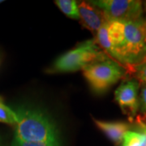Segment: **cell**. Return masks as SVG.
<instances>
[{
	"instance_id": "1",
	"label": "cell",
	"mask_w": 146,
	"mask_h": 146,
	"mask_svg": "<svg viewBox=\"0 0 146 146\" xmlns=\"http://www.w3.org/2000/svg\"><path fill=\"white\" fill-rule=\"evenodd\" d=\"M110 42L109 57L123 68L146 60V21H108Z\"/></svg>"
},
{
	"instance_id": "2",
	"label": "cell",
	"mask_w": 146,
	"mask_h": 146,
	"mask_svg": "<svg viewBox=\"0 0 146 146\" xmlns=\"http://www.w3.org/2000/svg\"><path fill=\"white\" fill-rule=\"evenodd\" d=\"M15 137L26 142L59 144L55 126L46 115L37 110L17 108Z\"/></svg>"
},
{
	"instance_id": "3",
	"label": "cell",
	"mask_w": 146,
	"mask_h": 146,
	"mask_svg": "<svg viewBox=\"0 0 146 146\" xmlns=\"http://www.w3.org/2000/svg\"><path fill=\"white\" fill-rule=\"evenodd\" d=\"M110 58L94 40H89L63 54L49 69V72H72L89 64Z\"/></svg>"
},
{
	"instance_id": "4",
	"label": "cell",
	"mask_w": 146,
	"mask_h": 146,
	"mask_svg": "<svg viewBox=\"0 0 146 146\" xmlns=\"http://www.w3.org/2000/svg\"><path fill=\"white\" fill-rule=\"evenodd\" d=\"M82 70L90 87L98 94L106 92L127 75L125 68L111 58L89 64Z\"/></svg>"
},
{
	"instance_id": "5",
	"label": "cell",
	"mask_w": 146,
	"mask_h": 146,
	"mask_svg": "<svg viewBox=\"0 0 146 146\" xmlns=\"http://www.w3.org/2000/svg\"><path fill=\"white\" fill-rule=\"evenodd\" d=\"M104 12L107 21H133L144 18L143 3L137 0L90 1Z\"/></svg>"
},
{
	"instance_id": "6",
	"label": "cell",
	"mask_w": 146,
	"mask_h": 146,
	"mask_svg": "<svg viewBox=\"0 0 146 146\" xmlns=\"http://www.w3.org/2000/svg\"><path fill=\"white\" fill-rule=\"evenodd\" d=\"M139 88L140 83L136 80H127L122 82L115 93V101L131 121L139 110Z\"/></svg>"
},
{
	"instance_id": "7",
	"label": "cell",
	"mask_w": 146,
	"mask_h": 146,
	"mask_svg": "<svg viewBox=\"0 0 146 146\" xmlns=\"http://www.w3.org/2000/svg\"><path fill=\"white\" fill-rule=\"evenodd\" d=\"M78 5L79 19L84 27L93 33L99 30L107 21L104 12L90 2H80Z\"/></svg>"
},
{
	"instance_id": "8",
	"label": "cell",
	"mask_w": 146,
	"mask_h": 146,
	"mask_svg": "<svg viewBox=\"0 0 146 146\" xmlns=\"http://www.w3.org/2000/svg\"><path fill=\"white\" fill-rule=\"evenodd\" d=\"M94 122L116 145L122 144L125 133L131 128V124L124 122H106L98 119H94Z\"/></svg>"
},
{
	"instance_id": "9",
	"label": "cell",
	"mask_w": 146,
	"mask_h": 146,
	"mask_svg": "<svg viewBox=\"0 0 146 146\" xmlns=\"http://www.w3.org/2000/svg\"><path fill=\"white\" fill-rule=\"evenodd\" d=\"M131 127L136 130H129L126 132L121 146H146L145 123L137 116Z\"/></svg>"
},
{
	"instance_id": "10",
	"label": "cell",
	"mask_w": 146,
	"mask_h": 146,
	"mask_svg": "<svg viewBox=\"0 0 146 146\" xmlns=\"http://www.w3.org/2000/svg\"><path fill=\"white\" fill-rule=\"evenodd\" d=\"M55 4L63 13L72 19L79 20L78 5L76 1L74 0H57Z\"/></svg>"
},
{
	"instance_id": "11",
	"label": "cell",
	"mask_w": 146,
	"mask_h": 146,
	"mask_svg": "<svg viewBox=\"0 0 146 146\" xmlns=\"http://www.w3.org/2000/svg\"><path fill=\"white\" fill-rule=\"evenodd\" d=\"M125 70L127 74L130 75L139 83L146 84V60L138 65L127 67Z\"/></svg>"
},
{
	"instance_id": "12",
	"label": "cell",
	"mask_w": 146,
	"mask_h": 146,
	"mask_svg": "<svg viewBox=\"0 0 146 146\" xmlns=\"http://www.w3.org/2000/svg\"><path fill=\"white\" fill-rule=\"evenodd\" d=\"M0 123L10 125H16L17 123L16 112L6 106L3 102V100H0Z\"/></svg>"
},
{
	"instance_id": "13",
	"label": "cell",
	"mask_w": 146,
	"mask_h": 146,
	"mask_svg": "<svg viewBox=\"0 0 146 146\" xmlns=\"http://www.w3.org/2000/svg\"><path fill=\"white\" fill-rule=\"evenodd\" d=\"M11 146H59V144L45 143V142H26L14 138Z\"/></svg>"
},
{
	"instance_id": "14",
	"label": "cell",
	"mask_w": 146,
	"mask_h": 146,
	"mask_svg": "<svg viewBox=\"0 0 146 146\" xmlns=\"http://www.w3.org/2000/svg\"><path fill=\"white\" fill-rule=\"evenodd\" d=\"M141 94L139 96V110L143 115H146V84L140 83Z\"/></svg>"
},
{
	"instance_id": "15",
	"label": "cell",
	"mask_w": 146,
	"mask_h": 146,
	"mask_svg": "<svg viewBox=\"0 0 146 146\" xmlns=\"http://www.w3.org/2000/svg\"><path fill=\"white\" fill-rule=\"evenodd\" d=\"M138 117H139V118H140V119H141L146 124V115H138Z\"/></svg>"
},
{
	"instance_id": "16",
	"label": "cell",
	"mask_w": 146,
	"mask_h": 146,
	"mask_svg": "<svg viewBox=\"0 0 146 146\" xmlns=\"http://www.w3.org/2000/svg\"><path fill=\"white\" fill-rule=\"evenodd\" d=\"M143 11H144V12L145 14V16H144V18H145V20L146 21V1L144 2V3H143Z\"/></svg>"
},
{
	"instance_id": "17",
	"label": "cell",
	"mask_w": 146,
	"mask_h": 146,
	"mask_svg": "<svg viewBox=\"0 0 146 146\" xmlns=\"http://www.w3.org/2000/svg\"><path fill=\"white\" fill-rule=\"evenodd\" d=\"M3 3V1H2V0H0V3Z\"/></svg>"
},
{
	"instance_id": "18",
	"label": "cell",
	"mask_w": 146,
	"mask_h": 146,
	"mask_svg": "<svg viewBox=\"0 0 146 146\" xmlns=\"http://www.w3.org/2000/svg\"><path fill=\"white\" fill-rule=\"evenodd\" d=\"M0 100H3V99H2V98H0Z\"/></svg>"
}]
</instances>
